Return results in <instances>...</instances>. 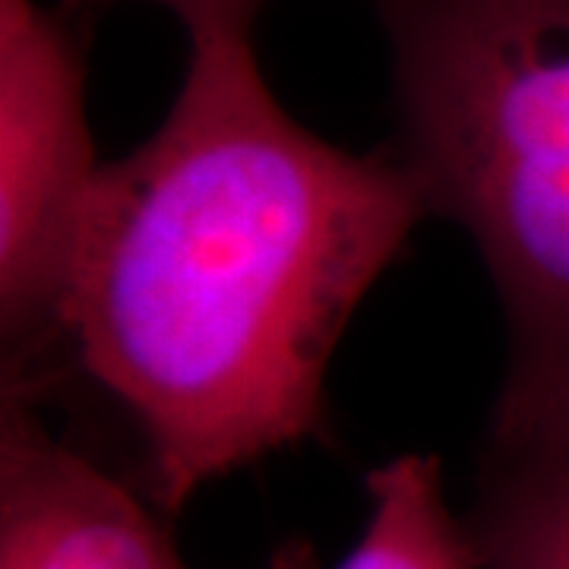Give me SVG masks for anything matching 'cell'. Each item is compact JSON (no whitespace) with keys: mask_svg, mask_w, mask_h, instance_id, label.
<instances>
[{"mask_svg":"<svg viewBox=\"0 0 569 569\" xmlns=\"http://www.w3.org/2000/svg\"><path fill=\"white\" fill-rule=\"evenodd\" d=\"M408 174L509 332L490 427L569 418V0H377Z\"/></svg>","mask_w":569,"mask_h":569,"instance_id":"obj_2","label":"cell"},{"mask_svg":"<svg viewBox=\"0 0 569 569\" xmlns=\"http://www.w3.org/2000/svg\"><path fill=\"white\" fill-rule=\"evenodd\" d=\"M367 526L336 569H485L449 509L433 456L408 452L367 475Z\"/></svg>","mask_w":569,"mask_h":569,"instance_id":"obj_6","label":"cell"},{"mask_svg":"<svg viewBox=\"0 0 569 569\" xmlns=\"http://www.w3.org/2000/svg\"><path fill=\"white\" fill-rule=\"evenodd\" d=\"M187 36L162 127L99 171L67 295V339L142 430L171 512L320 430L329 358L427 216L399 159L284 111L250 29Z\"/></svg>","mask_w":569,"mask_h":569,"instance_id":"obj_1","label":"cell"},{"mask_svg":"<svg viewBox=\"0 0 569 569\" xmlns=\"http://www.w3.org/2000/svg\"><path fill=\"white\" fill-rule=\"evenodd\" d=\"M152 3H164L171 13H178L190 32V29H203V26H244L250 29L263 0H152Z\"/></svg>","mask_w":569,"mask_h":569,"instance_id":"obj_7","label":"cell"},{"mask_svg":"<svg viewBox=\"0 0 569 569\" xmlns=\"http://www.w3.org/2000/svg\"><path fill=\"white\" fill-rule=\"evenodd\" d=\"M468 531L485 569H569V418L490 427Z\"/></svg>","mask_w":569,"mask_h":569,"instance_id":"obj_5","label":"cell"},{"mask_svg":"<svg viewBox=\"0 0 569 569\" xmlns=\"http://www.w3.org/2000/svg\"><path fill=\"white\" fill-rule=\"evenodd\" d=\"M266 569H317V553L307 541L291 538V541H284V545L272 550Z\"/></svg>","mask_w":569,"mask_h":569,"instance_id":"obj_8","label":"cell"},{"mask_svg":"<svg viewBox=\"0 0 569 569\" xmlns=\"http://www.w3.org/2000/svg\"><path fill=\"white\" fill-rule=\"evenodd\" d=\"M99 171L70 26L36 0H0L3 392H26L32 365L67 339V295Z\"/></svg>","mask_w":569,"mask_h":569,"instance_id":"obj_3","label":"cell"},{"mask_svg":"<svg viewBox=\"0 0 569 569\" xmlns=\"http://www.w3.org/2000/svg\"><path fill=\"white\" fill-rule=\"evenodd\" d=\"M0 569H187L140 500L3 392Z\"/></svg>","mask_w":569,"mask_h":569,"instance_id":"obj_4","label":"cell"}]
</instances>
